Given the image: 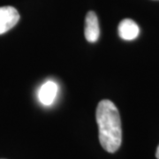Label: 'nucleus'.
Wrapping results in <instances>:
<instances>
[{
	"instance_id": "obj_1",
	"label": "nucleus",
	"mask_w": 159,
	"mask_h": 159,
	"mask_svg": "<svg viewBox=\"0 0 159 159\" xmlns=\"http://www.w3.org/2000/svg\"><path fill=\"white\" fill-rule=\"evenodd\" d=\"M96 118L102 147L109 153L116 152L122 142L121 122L116 105L110 100H102L97 105Z\"/></svg>"
},
{
	"instance_id": "obj_2",
	"label": "nucleus",
	"mask_w": 159,
	"mask_h": 159,
	"mask_svg": "<svg viewBox=\"0 0 159 159\" xmlns=\"http://www.w3.org/2000/svg\"><path fill=\"white\" fill-rule=\"evenodd\" d=\"M20 20V14L12 6L0 7V34L12 29Z\"/></svg>"
},
{
	"instance_id": "obj_3",
	"label": "nucleus",
	"mask_w": 159,
	"mask_h": 159,
	"mask_svg": "<svg viewBox=\"0 0 159 159\" xmlns=\"http://www.w3.org/2000/svg\"><path fill=\"white\" fill-rule=\"evenodd\" d=\"M85 37L89 43H96L100 35V29L97 14L94 11H89L86 15L85 29H84Z\"/></svg>"
},
{
	"instance_id": "obj_4",
	"label": "nucleus",
	"mask_w": 159,
	"mask_h": 159,
	"mask_svg": "<svg viewBox=\"0 0 159 159\" xmlns=\"http://www.w3.org/2000/svg\"><path fill=\"white\" fill-rule=\"evenodd\" d=\"M140 34V28L135 21L125 19L119 24V34L123 40L132 41L136 39Z\"/></svg>"
},
{
	"instance_id": "obj_5",
	"label": "nucleus",
	"mask_w": 159,
	"mask_h": 159,
	"mask_svg": "<svg viewBox=\"0 0 159 159\" xmlns=\"http://www.w3.org/2000/svg\"><path fill=\"white\" fill-rule=\"evenodd\" d=\"M57 94V85L54 81H46L44 84H43L40 88L38 92V97L40 102L43 105L49 106L54 102L55 98Z\"/></svg>"
},
{
	"instance_id": "obj_6",
	"label": "nucleus",
	"mask_w": 159,
	"mask_h": 159,
	"mask_svg": "<svg viewBox=\"0 0 159 159\" xmlns=\"http://www.w3.org/2000/svg\"><path fill=\"white\" fill-rule=\"evenodd\" d=\"M156 157H157V158L159 159V145L157 148V153H156Z\"/></svg>"
}]
</instances>
